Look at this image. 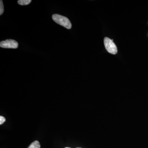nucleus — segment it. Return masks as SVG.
<instances>
[{
	"instance_id": "f257e3e1",
	"label": "nucleus",
	"mask_w": 148,
	"mask_h": 148,
	"mask_svg": "<svg viewBox=\"0 0 148 148\" xmlns=\"http://www.w3.org/2000/svg\"><path fill=\"white\" fill-rule=\"evenodd\" d=\"M52 19L56 23L63 26L66 29H70L72 28V24L69 19L65 16L58 14H53Z\"/></svg>"
},
{
	"instance_id": "f03ea898",
	"label": "nucleus",
	"mask_w": 148,
	"mask_h": 148,
	"mask_svg": "<svg viewBox=\"0 0 148 148\" xmlns=\"http://www.w3.org/2000/svg\"><path fill=\"white\" fill-rule=\"evenodd\" d=\"M104 45L108 52L112 54L117 53V49L116 45L112 40L108 37H106L104 40Z\"/></svg>"
},
{
	"instance_id": "7ed1b4c3",
	"label": "nucleus",
	"mask_w": 148,
	"mask_h": 148,
	"mask_svg": "<svg viewBox=\"0 0 148 148\" xmlns=\"http://www.w3.org/2000/svg\"><path fill=\"white\" fill-rule=\"evenodd\" d=\"M18 45V42L13 40H7L0 42V47L3 48L16 49Z\"/></svg>"
},
{
	"instance_id": "20e7f679",
	"label": "nucleus",
	"mask_w": 148,
	"mask_h": 148,
	"mask_svg": "<svg viewBox=\"0 0 148 148\" xmlns=\"http://www.w3.org/2000/svg\"><path fill=\"white\" fill-rule=\"evenodd\" d=\"M28 148H40V145L38 141H35L30 145Z\"/></svg>"
},
{
	"instance_id": "39448f33",
	"label": "nucleus",
	"mask_w": 148,
	"mask_h": 148,
	"mask_svg": "<svg viewBox=\"0 0 148 148\" xmlns=\"http://www.w3.org/2000/svg\"><path fill=\"white\" fill-rule=\"evenodd\" d=\"M31 0H18L17 3L21 5H28L32 2Z\"/></svg>"
},
{
	"instance_id": "423d86ee",
	"label": "nucleus",
	"mask_w": 148,
	"mask_h": 148,
	"mask_svg": "<svg viewBox=\"0 0 148 148\" xmlns=\"http://www.w3.org/2000/svg\"><path fill=\"white\" fill-rule=\"evenodd\" d=\"M4 12V6L3 1H0V15H1Z\"/></svg>"
},
{
	"instance_id": "0eeeda50",
	"label": "nucleus",
	"mask_w": 148,
	"mask_h": 148,
	"mask_svg": "<svg viewBox=\"0 0 148 148\" xmlns=\"http://www.w3.org/2000/svg\"><path fill=\"white\" fill-rule=\"evenodd\" d=\"M5 118L3 116H0V125H2L5 121Z\"/></svg>"
},
{
	"instance_id": "6e6552de",
	"label": "nucleus",
	"mask_w": 148,
	"mask_h": 148,
	"mask_svg": "<svg viewBox=\"0 0 148 148\" xmlns=\"http://www.w3.org/2000/svg\"><path fill=\"white\" fill-rule=\"evenodd\" d=\"M70 148V147H66V148Z\"/></svg>"
},
{
	"instance_id": "1a4fd4ad",
	"label": "nucleus",
	"mask_w": 148,
	"mask_h": 148,
	"mask_svg": "<svg viewBox=\"0 0 148 148\" xmlns=\"http://www.w3.org/2000/svg\"></svg>"
}]
</instances>
